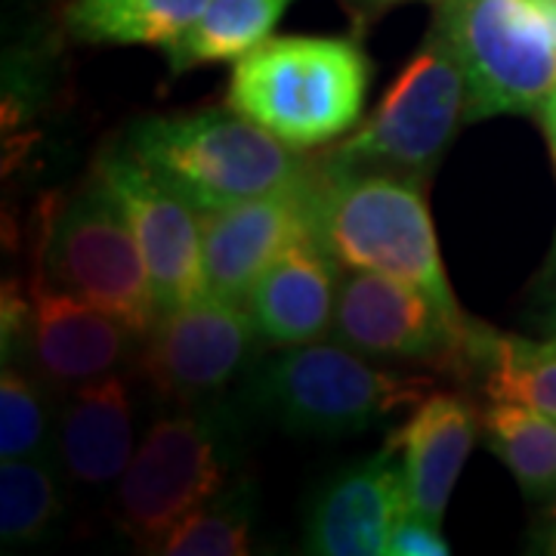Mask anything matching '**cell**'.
Wrapping results in <instances>:
<instances>
[{
    "label": "cell",
    "instance_id": "3",
    "mask_svg": "<svg viewBox=\"0 0 556 556\" xmlns=\"http://www.w3.org/2000/svg\"><path fill=\"white\" fill-rule=\"evenodd\" d=\"M371 62L350 38H266L236 60L226 105L291 149H316L362 118Z\"/></svg>",
    "mask_w": 556,
    "mask_h": 556
},
{
    "label": "cell",
    "instance_id": "17",
    "mask_svg": "<svg viewBox=\"0 0 556 556\" xmlns=\"http://www.w3.org/2000/svg\"><path fill=\"white\" fill-rule=\"evenodd\" d=\"M338 266L316 239L300 241L281 254L244 300L260 340L288 350L321 338L334 321Z\"/></svg>",
    "mask_w": 556,
    "mask_h": 556
},
{
    "label": "cell",
    "instance_id": "5",
    "mask_svg": "<svg viewBox=\"0 0 556 556\" xmlns=\"http://www.w3.org/2000/svg\"><path fill=\"white\" fill-rule=\"evenodd\" d=\"M433 380L371 365L346 343H300L251 371L248 405L294 437L365 433L430 393Z\"/></svg>",
    "mask_w": 556,
    "mask_h": 556
},
{
    "label": "cell",
    "instance_id": "15",
    "mask_svg": "<svg viewBox=\"0 0 556 556\" xmlns=\"http://www.w3.org/2000/svg\"><path fill=\"white\" fill-rule=\"evenodd\" d=\"M137 445V396L130 378L112 371L68 390L53 427V457L68 482L84 492L118 485Z\"/></svg>",
    "mask_w": 556,
    "mask_h": 556
},
{
    "label": "cell",
    "instance_id": "10",
    "mask_svg": "<svg viewBox=\"0 0 556 556\" xmlns=\"http://www.w3.org/2000/svg\"><path fill=\"white\" fill-rule=\"evenodd\" d=\"M260 331L244 303L201 294L164 313L142 338L137 378L164 405L226 396L232 380L257 368Z\"/></svg>",
    "mask_w": 556,
    "mask_h": 556
},
{
    "label": "cell",
    "instance_id": "27",
    "mask_svg": "<svg viewBox=\"0 0 556 556\" xmlns=\"http://www.w3.org/2000/svg\"><path fill=\"white\" fill-rule=\"evenodd\" d=\"M541 541H544V547H547L551 554H556V501L551 504V510H547V519H544V535H541Z\"/></svg>",
    "mask_w": 556,
    "mask_h": 556
},
{
    "label": "cell",
    "instance_id": "9",
    "mask_svg": "<svg viewBox=\"0 0 556 556\" xmlns=\"http://www.w3.org/2000/svg\"><path fill=\"white\" fill-rule=\"evenodd\" d=\"M482 325L442 309L402 278L353 269L340 278L334 334L368 358L424 362L455 378L470 375Z\"/></svg>",
    "mask_w": 556,
    "mask_h": 556
},
{
    "label": "cell",
    "instance_id": "25",
    "mask_svg": "<svg viewBox=\"0 0 556 556\" xmlns=\"http://www.w3.org/2000/svg\"><path fill=\"white\" fill-rule=\"evenodd\" d=\"M390 556H448L452 547L448 541L439 532V522L417 514H405L399 519V526L393 529V538L387 544Z\"/></svg>",
    "mask_w": 556,
    "mask_h": 556
},
{
    "label": "cell",
    "instance_id": "18",
    "mask_svg": "<svg viewBox=\"0 0 556 556\" xmlns=\"http://www.w3.org/2000/svg\"><path fill=\"white\" fill-rule=\"evenodd\" d=\"M294 0H207L201 16L170 47V78L189 75L207 62H232L273 35Z\"/></svg>",
    "mask_w": 556,
    "mask_h": 556
},
{
    "label": "cell",
    "instance_id": "20",
    "mask_svg": "<svg viewBox=\"0 0 556 556\" xmlns=\"http://www.w3.org/2000/svg\"><path fill=\"white\" fill-rule=\"evenodd\" d=\"M207 0H75L65 13L72 38L115 47H170Z\"/></svg>",
    "mask_w": 556,
    "mask_h": 556
},
{
    "label": "cell",
    "instance_id": "6",
    "mask_svg": "<svg viewBox=\"0 0 556 556\" xmlns=\"http://www.w3.org/2000/svg\"><path fill=\"white\" fill-rule=\"evenodd\" d=\"M437 31L467 78V124L547 105L556 90V0H445Z\"/></svg>",
    "mask_w": 556,
    "mask_h": 556
},
{
    "label": "cell",
    "instance_id": "1",
    "mask_svg": "<svg viewBox=\"0 0 556 556\" xmlns=\"http://www.w3.org/2000/svg\"><path fill=\"white\" fill-rule=\"evenodd\" d=\"M244 415L226 396L164 405L115 485V526L139 551H155L179 519L236 479Z\"/></svg>",
    "mask_w": 556,
    "mask_h": 556
},
{
    "label": "cell",
    "instance_id": "23",
    "mask_svg": "<svg viewBox=\"0 0 556 556\" xmlns=\"http://www.w3.org/2000/svg\"><path fill=\"white\" fill-rule=\"evenodd\" d=\"M260 492L251 477H236L211 501L161 538L152 554L164 556H244L254 551L251 529L257 517Z\"/></svg>",
    "mask_w": 556,
    "mask_h": 556
},
{
    "label": "cell",
    "instance_id": "11",
    "mask_svg": "<svg viewBox=\"0 0 556 556\" xmlns=\"http://www.w3.org/2000/svg\"><path fill=\"white\" fill-rule=\"evenodd\" d=\"M318 167L291 186L201 214L204 291L244 303L260 276L300 241L316 239Z\"/></svg>",
    "mask_w": 556,
    "mask_h": 556
},
{
    "label": "cell",
    "instance_id": "22",
    "mask_svg": "<svg viewBox=\"0 0 556 556\" xmlns=\"http://www.w3.org/2000/svg\"><path fill=\"white\" fill-rule=\"evenodd\" d=\"M482 437L529 501L556 495V417L519 402H492L482 412Z\"/></svg>",
    "mask_w": 556,
    "mask_h": 556
},
{
    "label": "cell",
    "instance_id": "19",
    "mask_svg": "<svg viewBox=\"0 0 556 556\" xmlns=\"http://www.w3.org/2000/svg\"><path fill=\"white\" fill-rule=\"evenodd\" d=\"M467 378L492 402H519L556 417V343L497 334L482 325Z\"/></svg>",
    "mask_w": 556,
    "mask_h": 556
},
{
    "label": "cell",
    "instance_id": "16",
    "mask_svg": "<svg viewBox=\"0 0 556 556\" xmlns=\"http://www.w3.org/2000/svg\"><path fill=\"white\" fill-rule=\"evenodd\" d=\"M482 430L477 402L460 393H427L390 437L402 448V470L408 485V510L442 526L448 497Z\"/></svg>",
    "mask_w": 556,
    "mask_h": 556
},
{
    "label": "cell",
    "instance_id": "28",
    "mask_svg": "<svg viewBox=\"0 0 556 556\" xmlns=\"http://www.w3.org/2000/svg\"><path fill=\"white\" fill-rule=\"evenodd\" d=\"M554 300H556V291H554Z\"/></svg>",
    "mask_w": 556,
    "mask_h": 556
},
{
    "label": "cell",
    "instance_id": "13",
    "mask_svg": "<svg viewBox=\"0 0 556 556\" xmlns=\"http://www.w3.org/2000/svg\"><path fill=\"white\" fill-rule=\"evenodd\" d=\"M28 303L25 340L31 362L40 380L56 390H75L118 371L139 340L121 318L60 288L40 257H35Z\"/></svg>",
    "mask_w": 556,
    "mask_h": 556
},
{
    "label": "cell",
    "instance_id": "24",
    "mask_svg": "<svg viewBox=\"0 0 556 556\" xmlns=\"http://www.w3.org/2000/svg\"><path fill=\"white\" fill-rule=\"evenodd\" d=\"M53 408L38 375L3 362L0 375V457H28L50 452Z\"/></svg>",
    "mask_w": 556,
    "mask_h": 556
},
{
    "label": "cell",
    "instance_id": "7",
    "mask_svg": "<svg viewBox=\"0 0 556 556\" xmlns=\"http://www.w3.org/2000/svg\"><path fill=\"white\" fill-rule=\"evenodd\" d=\"M460 124H467V78L452 47L433 28L415 60L399 72L375 115L340 142L325 164L393 170L427 182Z\"/></svg>",
    "mask_w": 556,
    "mask_h": 556
},
{
    "label": "cell",
    "instance_id": "21",
    "mask_svg": "<svg viewBox=\"0 0 556 556\" xmlns=\"http://www.w3.org/2000/svg\"><path fill=\"white\" fill-rule=\"evenodd\" d=\"M62 470L53 452L3 457L0 464V541L7 551L35 547L60 529Z\"/></svg>",
    "mask_w": 556,
    "mask_h": 556
},
{
    "label": "cell",
    "instance_id": "26",
    "mask_svg": "<svg viewBox=\"0 0 556 556\" xmlns=\"http://www.w3.org/2000/svg\"><path fill=\"white\" fill-rule=\"evenodd\" d=\"M544 112V130H547V139H551V152H554V164H556V90L551 93L547 105L541 109ZM554 263H556V241H554Z\"/></svg>",
    "mask_w": 556,
    "mask_h": 556
},
{
    "label": "cell",
    "instance_id": "8",
    "mask_svg": "<svg viewBox=\"0 0 556 556\" xmlns=\"http://www.w3.org/2000/svg\"><path fill=\"white\" fill-rule=\"evenodd\" d=\"M38 257L60 288L121 318L139 340L159 321L149 266L121 204L93 177L43 219Z\"/></svg>",
    "mask_w": 556,
    "mask_h": 556
},
{
    "label": "cell",
    "instance_id": "14",
    "mask_svg": "<svg viewBox=\"0 0 556 556\" xmlns=\"http://www.w3.org/2000/svg\"><path fill=\"white\" fill-rule=\"evenodd\" d=\"M396 452V445L387 442L383 452L340 470L318 489L303 532L309 554H387L393 529L408 514V485Z\"/></svg>",
    "mask_w": 556,
    "mask_h": 556
},
{
    "label": "cell",
    "instance_id": "12",
    "mask_svg": "<svg viewBox=\"0 0 556 556\" xmlns=\"http://www.w3.org/2000/svg\"><path fill=\"white\" fill-rule=\"evenodd\" d=\"M93 177L118 201L149 266L159 316L174 313L204 294L201 214L186 199L142 167L124 146L105 149Z\"/></svg>",
    "mask_w": 556,
    "mask_h": 556
},
{
    "label": "cell",
    "instance_id": "4",
    "mask_svg": "<svg viewBox=\"0 0 556 556\" xmlns=\"http://www.w3.org/2000/svg\"><path fill=\"white\" fill-rule=\"evenodd\" d=\"M124 149L199 214L266 195L313 170L298 149L229 105L137 121Z\"/></svg>",
    "mask_w": 556,
    "mask_h": 556
},
{
    "label": "cell",
    "instance_id": "29",
    "mask_svg": "<svg viewBox=\"0 0 556 556\" xmlns=\"http://www.w3.org/2000/svg\"><path fill=\"white\" fill-rule=\"evenodd\" d=\"M554 343H556V338H554Z\"/></svg>",
    "mask_w": 556,
    "mask_h": 556
},
{
    "label": "cell",
    "instance_id": "2",
    "mask_svg": "<svg viewBox=\"0 0 556 556\" xmlns=\"http://www.w3.org/2000/svg\"><path fill=\"white\" fill-rule=\"evenodd\" d=\"M316 241L343 269L402 278L430 294L442 309L464 316L445 276L420 179L321 164Z\"/></svg>",
    "mask_w": 556,
    "mask_h": 556
}]
</instances>
